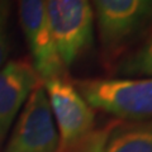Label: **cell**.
<instances>
[{"label": "cell", "mask_w": 152, "mask_h": 152, "mask_svg": "<svg viewBox=\"0 0 152 152\" xmlns=\"http://www.w3.org/2000/svg\"><path fill=\"white\" fill-rule=\"evenodd\" d=\"M10 50L12 45L7 24H0V69L7 64V60L10 55Z\"/></svg>", "instance_id": "10"}, {"label": "cell", "mask_w": 152, "mask_h": 152, "mask_svg": "<svg viewBox=\"0 0 152 152\" xmlns=\"http://www.w3.org/2000/svg\"><path fill=\"white\" fill-rule=\"evenodd\" d=\"M108 72L110 77L118 79L152 77V28L112 66Z\"/></svg>", "instance_id": "9"}, {"label": "cell", "mask_w": 152, "mask_h": 152, "mask_svg": "<svg viewBox=\"0 0 152 152\" xmlns=\"http://www.w3.org/2000/svg\"><path fill=\"white\" fill-rule=\"evenodd\" d=\"M58 132L41 83L28 96L4 152H58Z\"/></svg>", "instance_id": "5"}, {"label": "cell", "mask_w": 152, "mask_h": 152, "mask_svg": "<svg viewBox=\"0 0 152 152\" xmlns=\"http://www.w3.org/2000/svg\"><path fill=\"white\" fill-rule=\"evenodd\" d=\"M18 17L41 81L67 76L48 24L45 0H18Z\"/></svg>", "instance_id": "6"}, {"label": "cell", "mask_w": 152, "mask_h": 152, "mask_svg": "<svg viewBox=\"0 0 152 152\" xmlns=\"http://www.w3.org/2000/svg\"><path fill=\"white\" fill-rule=\"evenodd\" d=\"M58 132V152H70L95 129V109L67 76L42 83Z\"/></svg>", "instance_id": "4"}, {"label": "cell", "mask_w": 152, "mask_h": 152, "mask_svg": "<svg viewBox=\"0 0 152 152\" xmlns=\"http://www.w3.org/2000/svg\"><path fill=\"white\" fill-rule=\"evenodd\" d=\"M70 152H152V118L112 121Z\"/></svg>", "instance_id": "7"}, {"label": "cell", "mask_w": 152, "mask_h": 152, "mask_svg": "<svg viewBox=\"0 0 152 152\" xmlns=\"http://www.w3.org/2000/svg\"><path fill=\"white\" fill-rule=\"evenodd\" d=\"M12 10V0H0V24H8Z\"/></svg>", "instance_id": "11"}, {"label": "cell", "mask_w": 152, "mask_h": 152, "mask_svg": "<svg viewBox=\"0 0 152 152\" xmlns=\"http://www.w3.org/2000/svg\"><path fill=\"white\" fill-rule=\"evenodd\" d=\"M100 60L107 71L152 28V0H91Z\"/></svg>", "instance_id": "1"}, {"label": "cell", "mask_w": 152, "mask_h": 152, "mask_svg": "<svg viewBox=\"0 0 152 152\" xmlns=\"http://www.w3.org/2000/svg\"><path fill=\"white\" fill-rule=\"evenodd\" d=\"M76 89L94 109L117 119L152 118V77H93L74 81Z\"/></svg>", "instance_id": "2"}, {"label": "cell", "mask_w": 152, "mask_h": 152, "mask_svg": "<svg viewBox=\"0 0 152 152\" xmlns=\"http://www.w3.org/2000/svg\"><path fill=\"white\" fill-rule=\"evenodd\" d=\"M45 8L60 58L69 69L95 43L91 0H45Z\"/></svg>", "instance_id": "3"}, {"label": "cell", "mask_w": 152, "mask_h": 152, "mask_svg": "<svg viewBox=\"0 0 152 152\" xmlns=\"http://www.w3.org/2000/svg\"><path fill=\"white\" fill-rule=\"evenodd\" d=\"M41 83L28 60L9 61L0 69V147L23 104Z\"/></svg>", "instance_id": "8"}]
</instances>
